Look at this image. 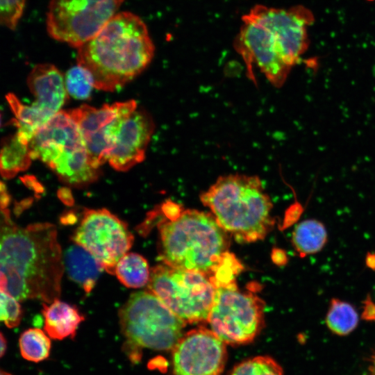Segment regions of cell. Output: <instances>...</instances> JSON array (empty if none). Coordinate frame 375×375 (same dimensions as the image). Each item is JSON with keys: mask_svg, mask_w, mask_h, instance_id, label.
Masks as SVG:
<instances>
[{"mask_svg": "<svg viewBox=\"0 0 375 375\" xmlns=\"http://www.w3.org/2000/svg\"><path fill=\"white\" fill-rule=\"evenodd\" d=\"M65 267L56 227L22 226L8 209H0V290L18 301L59 299Z\"/></svg>", "mask_w": 375, "mask_h": 375, "instance_id": "obj_1", "label": "cell"}, {"mask_svg": "<svg viewBox=\"0 0 375 375\" xmlns=\"http://www.w3.org/2000/svg\"><path fill=\"white\" fill-rule=\"evenodd\" d=\"M159 258L170 267L197 271L215 285L234 281L239 268L228 252V233L210 212L183 210L167 201L160 206Z\"/></svg>", "mask_w": 375, "mask_h": 375, "instance_id": "obj_2", "label": "cell"}, {"mask_svg": "<svg viewBox=\"0 0 375 375\" xmlns=\"http://www.w3.org/2000/svg\"><path fill=\"white\" fill-rule=\"evenodd\" d=\"M155 46L143 20L131 12L115 14L77 48V64L92 75L94 88L114 91L141 74Z\"/></svg>", "mask_w": 375, "mask_h": 375, "instance_id": "obj_3", "label": "cell"}, {"mask_svg": "<svg viewBox=\"0 0 375 375\" xmlns=\"http://www.w3.org/2000/svg\"><path fill=\"white\" fill-rule=\"evenodd\" d=\"M200 199L218 224L240 242L262 240L274 226L273 205L257 176H221Z\"/></svg>", "mask_w": 375, "mask_h": 375, "instance_id": "obj_4", "label": "cell"}, {"mask_svg": "<svg viewBox=\"0 0 375 375\" xmlns=\"http://www.w3.org/2000/svg\"><path fill=\"white\" fill-rule=\"evenodd\" d=\"M31 156L47 165L64 183L81 187L99 177L90 163L77 124L60 110L34 134L28 144Z\"/></svg>", "mask_w": 375, "mask_h": 375, "instance_id": "obj_5", "label": "cell"}, {"mask_svg": "<svg viewBox=\"0 0 375 375\" xmlns=\"http://www.w3.org/2000/svg\"><path fill=\"white\" fill-rule=\"evenodd\" d=\"M125 351L138 362L142 349L172 350L183 336L186 323L171 311L153 293H133L119 312Z\"/></svg>", "mask_w": 375, "mask_h": 375, "instance_id": "obj_6", "label": "cell"}, {"mask_svg": "<svg viewBox=\"0 0 375 375\" xmlns=\"http://www.w3.org/2000/svg\"><path fill=\"white\" fill-rule=\"evenodd\" d=\"M147 287L186 324L207 322L216 290L210 276L162 263L151 269Z\"/></svg>", "mask_w": 375, "mask_h": 375, "instance_id": "obj_7", "label": "cell"}, {"mask_svg": "<svg viewBox=\"0 0 375 375\" xmlns=\"http://www.w3.org/2000/svg\"><path fill=\"white\" fill-rule=\"evenodd\" d=\"M264 307L257 295L240 290L231 281L216 287L207 322L226 344H248L263 327Z\"/></svg>", "mask_w": 375, "mask_h": 375, "instance_id": "obj_8", "label": "cell"}, {"mask_svg": "<svg viewBox=\"0 0 375 375\" xmlns=\"http://www.w3.org/2000/svg\"><path fill=\"white\" fill-rule=\"evenodd\" d=\"M28 87L35 97L30 105L23 103L14 94L6 95V100L14 114L16 134L29 144L34 134L60 112L67 100L65 77L53 65H35L27 77Z\"/></svg>", "mask_w": 375, "mask_h": 375, "instance_id": "obj_9", "label": "cell"}, {"mask_svg": "<svg viewBox=\"0 0 375 375\" xmlns=\"http://www.w3.org/2000/svg\"><path fill=\"white\" fill-rule=\"evenodd\" d=\"M124 0H50L47 12L49 35L78 48L115 15Z\"/></svg>", "mask_w": 375, "mask_h": 375, "instance_id": "obj_10", "label": "cell"}, {"mask_svg": "<svg viewBox=\"0 0 375 375\" xmlns=\"http://www.w3.org/2000/svg\"><path fill=\"white\" fill-rule=\"evenodd\" d=\"M72 240L90 252L103 269L114 274L118 261L131 248L134 237L124 221L101 208L84 210Z\"/></svg>", "mask_w": 375, "mask_h": 375, "instance_id": "obj_11", "label": "cell"}, {"mask_svg": "<svg viewBox=\"0 0 375 375\" xmlns=\"http://www.w3.org/2000/svg\"><path fill=\"white\" fill-rule=\"evenodd\" d=\"M137 108L136 101L129 100L100 108L82 105L67 111L78 126L93 167L99 169L108 161L122 124Z\"/></svg>", "mask_w": 375, "mask_h": 375, "instance_id": "obj_12", "label": "cell"}, {"mask_svg": "<svg viewBox=\"0 0 375 375\" xmlns=\"http://www.w3.org/2000/svg\"><path fill=\"white\" fill-rule=\"evenodd\" d=\"M265 28L271 35L284 61L292 67L309 47L308 28L313 13L303 6L278 8L258 4L243 15Z\"/></svg>", "mask_w": 375, "mask_h": 375, "instance_id": "obj_13", "label": "cell"}, {"mask_svg": "<svg viewBox=\"0 0 375 375\" xmlns=\"http://www.w3.org/2000/svg\"><path fill=\"white\" fill-rule=\"evenodd\" d=\"M226 344L210 329L184 333L172 350L174 375H221L227 358Z\"/></svg>", "mask_w": 375, "mask_h": 375, "instance_id": "obj_14", "label": "cell"}, {"mask_svg": "<svg viewBox=\"0 0 375 375\" xmlns=\"http://www.w3.org/2000/svg\"><path fill=\"white\" fill-rule=\"evenodd\" d=\"M234 47L245 60L253 62L275 87H281L292 69L282 58L269 32L242 16Z\"/></svg>", "mask_w": 375, "mask_h": 375, "instance_id": "obj_15", "label": "cell"}, {"mask_svg": "<svg viewBox=\"0 0 375 375\" xmlns=\"http://www.w3.org/2000/svg\"><path fill=\"white\" fill-rule=\"evenodd\" d=\"M151 116L138 108L122 124L108 156L115 170L126 172L142 162L154 131Z\"/></svg>", "mask_w": 375, "mask_h": 375, "instance_id": "obj_16", "label": "cell"}, {"mask_svg": "<svg viewBox=\"0 0 375 375\" xmlns=\"http://www.w3.org/2000/svg\"><path fill=\"white\" fill-rule=\"evenodd\" d=\"M43 303L42 313L44 319V328L47 335L54 340L74 338L78 325L84 317L78 309L59 299L51 303Z\"/></svg>", "mask_w": 375, "mask_h": 375, "instance_id": "obj_17", "label": "cell"}, {"mask_svg": "<svg viewBox=\"0 0 375 375\" xmlns=\"http://www.w3.org/2000/svg\"><path fill=\"white\" fill-rule=\"evenodd\" d=\"M63 261L69 278L81 286L86 293H90L103 270L97 260L84 248L75 244L65 251Z\"/></svg>", "mask_w": 375, "mask_h": 375, "instance_id": "obj_18", "label": "cell"}, {"mask_svg": "<svg viewBox=\"0 0 375 375\" xmlns=\"http://www.w3.org/2000/svg\"><path fill=\"white\" fill-rule=\"evenodd\" d=\"M33 158L28 144L15 133L2 140L0 149V176L4 179L14 178L26 170Z\"/></svg>", "mask_w": 375, "mask_h": 375, "instance_id": "obj_19", "label": "cell"}, {"mask_svg": "<svg viewBox=\"0 0 375 375\" xmlns=\"http://www.w3.org/2000/svg\"><path fill=\"white\" fill-rule=\"evenodd\" d=\"M150 271L147 260L136 253H126L118 261L114 274L126 287L140 288L148 284Z\"/></svg>", "mask_w": 375, "mask_h": 375, "instance_id": "obj_20", "label": "cell"}, {"mask_svg": "<svg viewBox=\"0 0 375 375\" xmlns=\"http://www.w3.org/2000/svg\"><path fill=\"white\" fill-rule=\"evenodd\" d=\"M292 243L302 256L319 251L327 241L325 226L315 219H307L299 223L292 233Z\"/></svg>", "mask_w": 375, "mask_h": 375, "instance_id": "obj_21", "label": "cell"}, {"mask_svg": "<svg viewBox=\"0 0 375 375\" xmlns=\"http://www.w3.org/2000/svg\"><path fill=\"white\" fill-rule=\"evenodd\" d=\"M358 321V314L351 304L337 299L331 300L326 324L332 333L347 335L357 327Z\"/></svg>", "mask_w": 375, "mask_h": 375, "instance_id": "obj_22", "label": "cell"}, {"mask_svg": "<svg viewBox=\"0 0 375 375\" xmlns=\"http://www.w3.org/2000/svg\"><path fill=\"white\" fill-rule=\"evenodd\" d=\"M20 352L28 361L40 362L47 359L50 353L49 338L40 328H29L24 331L19 340Z\"/></svg>", "mask_w": 375, "mask_h": 375, "instance_id": "obj_23", "label": "cell"}, {"mask_svg": "<svg viewBox=\"0 0 375 375\" xmlns=\"http://www.w3.org/2000/svg\"><path fill=\"white\" fill-rule=\"evenodd\" d=\"M65 85L67 92L78 100L88 99L94 88V81L90 73L81 65L77 64L66 72Z\"/></svg>", "mask_w": 375, "mask_h": 375, "instance_id": "obj_24", "label": "cell"}, {"mask_svg": "<svg viewBox=\"0 0 375 375\" xmlns=\"http://www.w3.org/2000/svg\"><path fill=\"white\" fill-rule=\"evenodd\" d=\"M228 375H283V369L271 357L260 356L238 364Z\"/></svg>", "mask_w": 375, "mask_h": 375, "instance_id": "obj_25", "label": "cell"}, {"mask_svg": "<svg viewBox=\"0 0 375 375\" xmlns=\"http://www.w3.org/2000/svg\"><path fill=\"white\" fill-rule=\"evenodd\" d=\"M27 0H0V26L15 30Z\"/></svg>", "mask_w": 375, "mask_h": 375, "instance_id": "obj_26", "label": "cell"}, {"mask_svg": "<svg viewBox=\"0 0 375 375\" xmlns=\"http://www.w3.org/2000/svg\"><path fill=\"white\" fill-rule=\"evenodd\" d=\"M22 310L19 301L0 290V322L10 328L17 326L22 319Z\"/></svg>", "mask_w": 375, "mask_h": 375, "instance_id": "obj_27", "label": "cell"}, {"mask_svg": "<svg viewBox=\"0 0 375 375\" xmlns=\"http://www.w3.org/2000/svg\"><path fill=\"white\" fill-rule=\"evenodd\" d=\"M10 202V196L5 184L0 181V209L7 208Z\"/></svg>", "mask_w": 375, "mask_h": 375, "instance_id": "obj_28", "label": "cell"}, {"mask_svg": "<svg viewBox=\"0 0 375 375\" xmlns=\"http://www.w3.org/2000/svg\"><path fill=\"white\" fill-rule=\"evenodd\" d=\"M6 350V340L0 332V358L5 353Z\"/></svg>", "mask_w": 375, "mask_h": 375, "instance_id": "obj_29", "label": "cell"}, {"mask_svg": "<svg viewBox=\"0 0 375 375\" xmlns=\"http://www.w3.org/2000/svg\"><path fill=\"white\" fill-rule=\"evenodd\" d=\"M369 375H375V355L372 357L371 364L369 367Z\"/></svg>", "mask_w": 375, "mask_h": 375, "instance_id": "obj_30", "label": "cell"}, {"mask_svg": "<svg viewBox=\"0 0 375 375\" xmlns=\"http://www.w3.org/2000/svg\"><path fill=\"white\" fill-rule=\"evenodd\" d=\"M0 375H10V374L0 369Z\"/></svg>", "mask_w": 375, "mask_h": 375, "instance_id": "obj_31", "label": "cell"}, {"mask_svg": "<svg viewBox=\"0 0 375 375\" xmlns=\"http://www.w3.org/2000/svg\"><path fill=\"white\" fill-rule=\"evenodd\" d=\"M1 112H0V126H1Z\"/></svg>", "mask_w": 375, "mask_h": 375, "instance_id": "obj_32", "label": "cell"}]
</instances>
